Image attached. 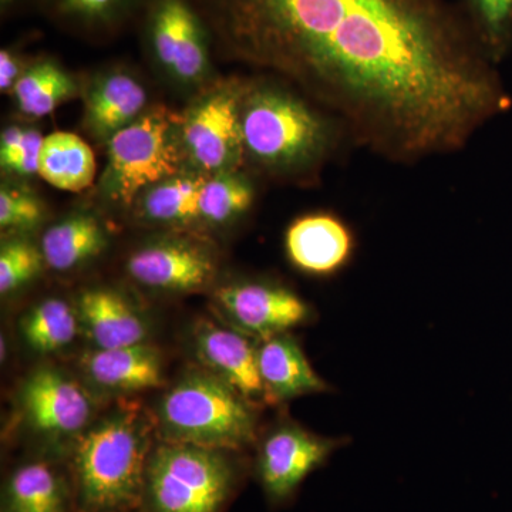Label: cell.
Returning <instances> with one entry per match:
<instances>
[{"label":"cell","mask_w":512,"mask_h":512,"mask_svg":"<svg viewBox=\"0 0 512 512\" xmlns=\"http://www.w3.org/2000/svg\"><path fill=\"white\" fill-rule=\"evenodd\" d=\"M43 12L84 36L106 37L143 15L150 0H37Z\"/></svg>","instance_id":"cell-20"},{"label":"cell","mask_w":512,"mask_h":512,"mask_svg":"<svg viewBox=\"0 0 512 512\" xmlns=\"http://www.w3.org/2000/svg\"><path fill=\"white\" fill-rule=\"evenodd\" d=\"M195 345L201 362L222 382L249 400L265 399L259 375L258 348L244 332L204 322L195 330Z\"/></svg>","instance_id":"cell-13"},{"label":"cell","mask_w":512,"mask_h":512,"mask_svg":"<svg viewBox=\"0 0 512 512\" xmlns=\"http://www.w3.org/2000/svg\"><path fill=\"white\" fill-rule=\"evenodd\" d=\"M463 13L481 47L495 64L512 50V0H463Z\"/></svg>","instance_id":"cell-26"},{"label":"cell","mask_w":512,"mask_h":512,"mask_svg":"<svg viewBox=\"0 0 512 512\" xmlns=\"http://www.w3.org/2000/svg\"><path fill=\"white\" fill-rule=\"evenodd\" d=\"M217 301L245 335L271 338L302 325L311 308L291 289L271 282H241L221 288Z\"/></svg>","instance_id":"cell-10"},{"label":"cell","mask_w":512,"mask_h":512,"mask_svg":"<svg viewBox=\"0 0 512 512\" xmlns=\"http://www.w3.org/2000/svg\"><path fill=\"white\" fill-rule=\"evenodd\" d=\"M254 190L245 178L234 173L215 174L205 180L200 192V218L222 224L234 220L251 207Z\"/></svg>","instance_id":"cell-27"},{"label":"cell","mask_w":512,"mask_h":512,"mask_svg":"<svg viewBox=\"0 0 512 512\" xmlns=\"http://www.w3.org/2000/svg\"><path fill=\"white\" fill-rule=\"evenodd\" d=\"M238 87L215 90L198 101L183 123V141L198 167L208 173H232L245 154Z\"/></svg>","instance_id":"cell-9"},{"label":"cell","mask_w":512,"mask_h":512,"mask_svg":"<svg viewBox=\"0 0 512 512\" xmlns=\"http://www.w3.org/2000/svg\"><path fill=\"white\" fill-rule=\"evenodd\" d=\"M144 36L156 62L185 83L210 70L212 39L190 0H150L144 10Z\"/></svg>","instance_id":"cell-7"},{"label":"cell","mask_w":512,"mask_h":512,"mask_svg":"<svg viewBox=\"0 0 512 512\" xmlns=\"http://www.w3.org/2000/svg\"><path fill=\"white\" fill-rule=\"evenodd\" d=\"M43 218L42 204L28 192L16 188L0 191V227L30 228Z\"/></svg>","instance_id":"cell-30"},{"label":"cell","mask_w":512,"mask_h":512,"mask_svg":"<svg viewBox=\"0 0 512 512\" xmlns=\"http://www.w3.org/2000/svg\"><path fill=\"white\" fill-rule=\"evenodd\" d=\"M39 175L59 190H86L96 175L92 148L82 138L67 131L49 134L43 138Z\"/></svg>","instance_id":"cell-21"},{"label":"cell","mask_w":512,"mask_h":512,"mask_svg":"<svg viewBox=\"0 0 512 512\" xmlns=\"http://www.w3.org/2000/svg\"><path fill=\"white\" fill-rule=\"evenodd\" d=\"M20 403L29 423L43 433H77L92 416V402L82 387L52 369L37 370L26 380Z\"/></svg>","instance_id":"cell-12"},{"label":"cell","mask_w":512,"mask_h":512,"mask_svg":"<svg viewBox=\"0 0 512 512\" xmlns=\"http://www.w3.org/2000/svg\"><path fill=\"white\" fill-rule=\"evenodd\" d=\"M84 367L97 386L111 392H138L164 383L160 353L146 343L94 350Z\"/></svg>","instance_id":"cell-18"},{"label":"cell","mask_w":512,"mask_h":512,"mask_svg":"<svg viewBox=\"0 0 512 512\" xmlns=\"http://www.w3.org/2000/svg\"><path fill=\"white\" fill-rule=\"evenodd\" d=\"M178 167L173 121L165 111H150L110 138L107 190L128 205L146 188L175 177Z\"/></svg>","instance_id":"cell-6"},{"label":"cell","mask_w":512,"mask_h":512,"mask_svg":"<svg viewBox=\"0 0 512 512\" xmlns=\"http://www.w3.org/2000/svg\"><path fill=\"white\" fill-rule=\"evenodd\" d=\"M23 338L37 352H55L72 343L77 335V316L69 303L46 299L23 316Z\"/></svg>","instance_id":"cell-24"},{"label":"cell","mask_w":512,"mask_h":512,"mask_svg":"<svg viewBox=\"0 0 512 512\" xmlns=\"http://www.w3.org/2000/svg\"><path fill=\"white\" fill-rule=\"evenodd\" d=\"M147 93L130 74L107 73L86 99V126L97 138L110 140L141 116Z\"/></svg>","instance_id":"cell-19"},{"label":"cell","mask_w":512,"mask_h":512,"mask_svg":"<svg viewBox=\"0 0 512 512\" xmlns=\"http://www.w3.org/2000/svg\"><path fill=\"white\" fill-rule=\"evenodd\" d=\"M131 278L148 288L190 292L210 284L215 262L207 249L187 241H161L138 249L127 262Z\"/></svg>","instance_id":"cell-11"},{"label":"cell","mask_w":512,"mask_h":512,"mask_svg":"<svg viewBox=\"0 0 512 512\" xmlns=\"http://www.w3.org/2000/svg\"><path fill=\"white\" fill-rule=\"evenodd\" d=\"M241 130L245 153L279 173L318 164L328 154L333 127L305 100L282 87L261 84L244 92Z\"/></svg>","instance_id":"cell-3"},{"label":"cell","mask_w":512,"mask_h":512,"mask_svg":"<svg viewBox=\"0 0 512 512\" xmlns=\"http://www.w3.org/2000/svg\"><path fill=\"white\" fill-rule=\"evenodd\" d=\"M204 178H167L148 190L143 202L148 220L178 224L200 218V192Z\"/></svg>","instance_id":"cell-25"},{"label":"cell","mask_w":512,"mask_h":512,"mask_svg":"<svg viewBox=\"0 0 512 512\" xmlns=\"http://www.w3.org/2000/svg\"><path fill=\"white\" fill-rule=\"evenodd\" d=\"M150 436L137 412L100 421L77 440L70 461L76 512H141Z\"/></svg>","instance_id":"cell-2"},{"label":"cell","mask_w":512,"mask_h":512,"mask_svg":"<svg viewBox=\"0 0 512 512\" xmlns=\"http://www.w3.org/2000/svg\"><path fill=\"white\" fill-rule=\"evenodd\" d=\"M212 46L284 77L394 164L460 153L512 97L446 0H190Z\"/></svg>","instance_id":"cell-1"},{"label":"cell","mask_w":512,"mask_h":512,"mask_svg":"<svg viewBox=\"0 0 512 512\" xmlns=\"http://www.w3.org/2000/svg\"><path fill=\"white\" fill-rule=\"evenodd\" d=\"M18 2H20V0H0V6H2L3 10H8L18 5Z\"/></svg>","instance_id":"cell-32"},{"label":"cell","mask_w":512,"mask_h":512,"mask_svg":"<svg viewBox=\"0 0 512 512\" xmlns=\"http://www.w3.org/2000/svg\"><path fill=\"white\" fill-rule=\"evenodd\" d=\"M77 92L69 73L52 60H42L25 69L13 94L20 111L29 117H45Z\"/></svg>","instance_id":"cell-23"},{"label":"cell","mask_w":512,"mask_h":512,"mask_svg":"<svg viewBox=\"0 0 512 512\" xmlns=\"http://www.w3.org/2000/svg\"><path fill=\"white\" fill-rule=\"evenodd\" d=\"M286 254L296 268L312 275H330L348 264L353 235L339 218L312 214L292 222L286 231Z\"/></svg>","instance_id":"cell-14"},{"label":"cell","mask_w":512,"mask_h":512,"mask_svg":"<svg viewBox=\"0 0 512 512\" xmlns=\"http://www.w3.org/2000/svg\"><path fill=\"white\" fill-rule=\"evenodd\" d=\"M258 366L269 402H286L329 389L288 332L262 340L258 346Z\"/></svg>","instance_id":"cell-15"},{"label":"cell","mask_w":512,"mask_h":512,"mask_svg":"<svg viewBox=\"0 0 512 512\" xmlns=\"http://www.w3.org/2000/svg\"><path fill=\"white\" fill-rule=\"evenodd\" d=\"M231 453L163 441L148 460L141 512H221L239 481Z\"/></svg>","instance_id":"cell-5"},{"label":"cell","mask_w":512,"mask_h":512,"mask_svg":"<svg viewBox=\"0 0 512 512\" xmlns=\"http://www.w3.org/2000/svg\"><path fill=\"white\" fill-rule=\"evenodd\" d=\"M43 138L32 128H6L0 137L2 167L19 175L39 174Z\"/></svg>","instance_id":"cell-28"},{"label":"cell","mask_w":512,"mask_h":512,"mask_svg":"<svg viewBox=\"0 0 512 512\" xmlns=\"http://www.w3.org/2000/svg\"><path fill=\"white\" fill-rule=\"evenodd\" d=\"M161 433L170 443L238 451L256 440L252 403L217 376L191 373L160 404Z\"/></svg>","instance_id":"cell-4"},{"label":"cell","mask_w":512,"mask_h":512,"mask_svg":"<svg viewBox=\"0 0 512 512\" xmlns=\"http://www.w3.org/2000/svg\"><path fill=\"white\" fill-rule=\"evenodd\" d=\"M343 441L309 433L285 423L269 431L256 457V478L272 505L292 500L303 481L322 467Z\"/></svg>","instance_id":"cell-8"},{"label":"cell","mask_w":512,"mask_h":512,"mask_svg":"<svg viewBox=\"0 0 512 512\" xmlns=\"http://www.w3.org/2000/svg\"><path fill=\"white\" fill-rule=\"evenodd\" d=\"M106 235L92 215L76 214L57 222L42 238L45 264L56 271H70L100 255Z\"/></svg>","instance_id":"cell-22"},{"label":"cell","mask_w":512,"mask_h":512,"mask_svg":"<svg viewBox=\"0 0 512 512\" xmlns=\"http://www.w3.org/2000/svg\"><path fill=\"white\" fill-rule=\"evenodd\" d=\"M45 264L42 249L25 241L3 245L0 251V292L15 291L39 274Z\"/></svg>","instance_id":"cell-29"},{"label":"cell","mask_w":512,"mask_h":512,"mask_svg":"<svg viewBox=\"0 0 512 512\" xmlns=\"http://www.w3.org/2000/svg\"><path fill=\"white\" fill-rule=\"evenodd\" d=\"M79 319L97 349L124 348L144 343L146 320L110 289H90L79 298Z\"/></svg>","instance_id":"cell-17"},{"label":"cell","mask_w":512,"mask_h":512,"mask_svg":"<svg viewBox=\"0 0 512 512\" xmlns=\"http://www.w3.org/2000/svg\"><path fill=\"white\" fill-rule=\"evenodd\" d=\"M2 512H76L72 478L49 461L20 464L3 484Z\"/></svg>","instance_id":"cell-16"},{"label":"cell","mask_w":512,"mask_h":512,"mask_svg":"<svg viewBox=\"0 0 512 512\" xmlns=\"http://www.w3.org/2000/svg\"><path fill=\"white\" fill-rule=\"evenodd\" d=\"M23 64L20 57L10 49H2L0 52V90L9 92L18 83L22 76Z\"/></svg>","instance_id":"cell-31"}]
</instances>
